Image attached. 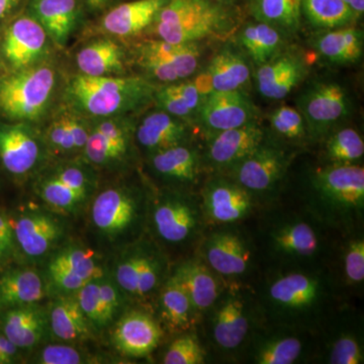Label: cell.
I'll return each instance as SVG.
<instances>
[{
  "label": "cell",
  "instance_id": "1",
  "mask_svg": "<svg viewBox=\"0 0 364 364\" xmlns=\"http://www.w3.org/2000/svg\"><path fill=\"white\" fill-rule=\"evenodd\" d=\"M264 322L320 331L345 299L329 267L262 270L252 286Z\"/></svg>",
  "mask_w": 364,
  "mask_h": 364
},
{
  "label": "cell",
  "instance_id": "2",
  "mask_svg": "<svg viewBox=\"0 0 364 364\" xmlns=\"http://www.w3.org/2000/svg\"><path fill=\"white\" fill-rule=\"evenodd\" d=\"M277 203L306 213L337 236L364 229L363 165H310L296 182L284 181Z\"/></svg>",
  "mask_w": 364,
  "mask_h": 364
},
{
  "label": "cell",
  "instance_id": "3",
  "mask_svg": "<svg viewBox=\"0 0 364 364\" xmlns=\"http://www.w3.org/2000/svg\"><path fill=\"white\" fill-rule=\"evenodd\" d=\"M247 224L262 270L329 267L341 237L282 203L259 208Z\"/></svg>",
  "mask_w": 364,
  "mask_h": 364
},
{
  "label": "cell",
  "instance_id": "4",
  "mask_svg": "<svg viewBox=\"0 0 364 364\" xmlns=\"http://www.w3.org/2000/svg\"><path fill=\"white\" fill-rule=\"evenodd\" d=\"M263 323L252 287L226 284L198 326L210 363L240 364L251 337Z\"/></svg>",
  "mask_w": 364,
  "mask_h": 364
},
{
  "label": "cell",
  "instance_id": "5",
  "mask_svg": "<svg viewBox=\"0 0 364 364\" xmlns=\"http://www.w3.org/2000/svg\"><path fill=\"white\" fill-rule=\"evenodd\" d=\"M207 229L198 191L153 189L146 234L172 263L196 254Z\"/></svg>",
  "mask_w": 364,
  "mask_h": 364
},
{
  "label": "cell",
  "instance_id": "6",
  "mask_svg": "<svg viewBox=\"0 0 364 364\" xmlns=\"http://www.w3.org/2000/svg\"><path fill=\"white\" fill-rule=\"evenodd\" d=\"M157 85L142 76H73L65 100L72 111L91 119L130 116L154 102Z\"/></svg>",
  "mask_w": 364,
  "mask_h": 364
},
{
  "label": "cell",
  "instance_id": "7",
  "mask_svg": "<svg viewBox=\"0 0 364 364\" xmlns=\"http://www.w3.org/2000/svg\"><path fill=\"white\" fill-rule=\"evenodd\" d=\"M240 26V11L233 2L217 0H168L149 28L158 39L189 44L224 39Z\"/></svg>",
  "mask_w": 364,
  "mask_h": 364
},
{
  "label": "cell",
  "instance_id": "8",
  "mask_svg": "<svg viewBox=\"0 0 364 364\" xmlns=\"http://www.w3.org/2000/svg\"><path fill=\"white\" fill-rule=\"evenodd\" d=\"M152 193L146 184L122 183L95 193L90 203V223L98 238L117 250L142 238Z\"/></svg>",
  "mask_w": 364,
  "mask_h": 364
},
{
  "label": "cell",
  "instance_id": "9",
  "mask_svg": "<svg viewBox=\"0 0 364 364\" xmlns=\"http://www.w3.org/2000/svg\"><path fill=\"white\" fill-rule=\"evenodd\" d=\"M196 254L226 284L252 287L262 272L247 223L208 227Z\"/></svg>",
  "mask_w": 364,
  "mask_h": 364
},
{
  "label": "cell",
  "instance_id": "10",
  "mask_svg": "<svg viewBox=\"0 0 364 364\" xmlns=\"http://www.w3.org/2000/svg\"><path fill=\"white\" fill-rule=\"evenodd\" d=\"M171 267L168 255L146 234L119 250L111 277L130 303L153 311Z\"/></svg>",
  "mask_w": 364,
  "mask_h": 364
},
{
  "label": "cell",
  "instance_id": "11",
  "mask_svg": "<svg viewBox=\"0 0 364 364\" xmlns=\"http://www.w3.org/2000/svg\"><path fill=\"white\" fill-rule=\"evenodd\" d=\"M299 150L270 135L228 171L226 176L246 189L260 208L279 200L280 191Z\"/></svg>",
  "mask_w": 364,
  "mask_h": 364
},
{
  "label": "cell",
  "instance_id": "12",
  "mask_svg": "<svg viewBox=\"0 0 364 364\" xmlns=\"http://www.w3.org/2000/svg\"><path fill=\"white\" fill-rule=\"evenodd\" d=\"M57 75L51 64L41 62L0 78V114L16 123L38 121L54 98Z\"/></svg>",
  "mask_w": 364,
  "mask_h": 364
},
{
  "label": "cell",
  "instance_id": "13",
  "mask_svg": "<svg viewBox=\"0 0 364 364\" xmlns=\"http://www.w3.org/2000/svg\"><path fill=\"white\" fill-rule=\"evenodd\" d=\"M97 188V174L90 164L65 161L45 170L36 181L33 191L52 212L76 215L90 205Z\"/></svg>",
  "mask_w": 364,
  "mask_h": 364
},
{
  "label": "cell",
  "instance_id": "14",
  "mask_svg": "<svg viewBox=\"0 0 364 364\" xmlns=\"http://www.w3.org/2000/svg\"><path fill=\"white\" fill-rule=\"evenodd\" d=\"M316 333L264 322L254 332L240 364H313Z\"/></svg>",
  "mask_w": 364,
  "mask_h": 364
},
{
  "label": "cell",
  "instance_id": "15",
  "mask_svg": "<svg viewBox=\"0 0 364 364\" xmlns=\"http://www.w3.org/2000/svg\"><path fill=\"white\" fill-rule=\"evenodd\" d=\"M202 55L200 43L174 44L157 38L136 44L132 58L143 78L163 85L193 77L200 70Z\"/></svg>",
  "mask_w": 364,
  "mask_h": 364
},
{
  "label": "cell",
  "instance_id": "16",
  "mask_svg": "<svg viewBox=\"0 0 364 364\" xmlns=\"http://www.w3.org/2000/svg\"><path fill=\"white\" fill-rule=\"evenodd\" d=\"M363 363V310L360 303H345L317 333L313 364Z\"/></svg>",
  "mask_w": 364,
  "mask_h": 364
},
{
  "label": "cell",
  "instance_id": "17",
  "mask_svg": "<svg viewBox=\"0 0 364 364\" xmlns=\"http://www.w3.org/2000/svg\"><path fill=\"white\" fill-rule=\"evenodd\" d=\"M308 131L310 145L318 144L351 116L350 92L334 80L313 81L296 100Z\"/></svg>",
  "mask_w": 364,
  "mask_h": 364
},
{
  "label": "cell",
  "instance_id": "18",
  "mask_svg": "<svg viewBox=\"0 0 364 364\" xmlns=\"http://www.w3.org/2000/svg\"><path fill=\"white\" fill-rule=\"evenodd\" d=\"M105 273L100 256L92 249L72 243L55 249L50 254L43 277L48 294L71 296Z\"/></svg>",
  "mask_w": 364,
  "mask_h": 364
},
{
  "label": "cell",
  "instance_id": "19",
  "mask_svg": "<svg viewBox=\"0 0 364 364\" xmlns=\"http://www.w3.org/2000/svg\"><path fill=\"white\" fill-rule=\"evenodd\" d=\"M198 196L208 227L244 224L260 208L253 196L226 174H208Z\"/></svg>",
  "mask_w": 364,
  "mask_h": 364
},
{
  "label": "cell",
  "instance_id": "20",
  "mask_svg": "<svg viewBox=\"0 0 364 364\" xmlns=\"http://www.w3.org/2000/svg\"><path fill=\"white\" fill-rule=\"evenodd\" d=\"M135 128L129 116L98 119L90 127L83 155L95 168L116 169L123 167L134 156Z\"/></svg>",
  "mask_w": 364,
  "mask_h": 364
},
{
  "label": "cell",
  "instance_id": "21",
  "mask_svg": "<svg viewBox=\"0 0 364 364\" xmlns=\"http://www.w3.org/2000/svg\"><path fill=\"white\" fill-rule=\"evenodd\" d=\"M151 176L161 188L200 191L208 174L203 147L195 142L174 146L147 156Z\"/></svg>",
  "mask_w": 364,
  "mask_h": 364
},
{
  "label": "cell",
  "instance_id": "22",
  "mask_svg": "<svg viewBox=\"0 0 364 364\" xmlns=\"http://www.w3.org/2000/svg\"><path fill=\"white\" fill-rule=\"evenodd\" d=\"M255 121H258V109L245 91L213 90L200 105L195 126L205 140Z\"/></svg>",
  "mask_w": 364,
  "mask_h": 364
},
{
  "label": "cell",
  "instance_id": "23",
  "mask_svg": "<svg viewBox=\"0 0 364 364\" xmlns=\"http://www.w3.org/2000/svg\"><path fill=\"white\" fill-rule=\"evenodd\" d=\"M267 134L259 121H255L205 139L203 161L205 172L226 174L258 147Z\"/></svg>",
  "mask_w": 364,
  "mask_h": 364
},
{
  "label": "cell",
  "instance_id": "24",
  "mask_svg": "<svg viewBox=\"0 0 364 364\" xmlns=\"http://www.w3.org/2000/svg\"><path fill=\"white\" fill-rule=\"evenodd\" d=\"M112 326V344L126 358H148L166 335L154 312L142 306L126 309Z\"/></svg>",
  "mask_w": 364,
  "mask_h": 364
},
{
  "label": "cell",
  "instance_id": "25",
  "mask_svg": "<svg viewBox=\"0 0 364 364\" xmlns=\"http://www.w3.org/2000/svg\"><path fill=\"white\" fill-rule=\"evenodd\" d=\"M4 33L0 52L11 71L21 70L43 62L49 37L28 11L18 14L9 21Z\"/></svg>",
  "mask_w": 364,
  "mask_h": 364
},
{
  "label": "cell",
  "instance_id": "26",
  "mask_svg": "<svg viewBox=\"0 0 364 364\" xmlns=\"http://www.w3.org/2000/svg\"><path fill=\"white\" fill-rule=\"evenodd\" d=\"M47 146L26 123L0 122V162L16 177H25L39 168L47 155Z\"/></svg>",
  "mask_w": 364,
  "mask_h": 364
},
{
  "label": "cell",
  "instance_id": "27",
  "mask_svg": "<svg viewBox=\"0 0 364 364\" xmlns=\"http://www.w3.org/2000/svg\"><path fill=\"white\" fill-rule=\"evenodd\" d=\"M11 222L16 250L28 259L47 257L65 236L64 222L47 210H26Z\"/></svg>",
  "mask_w": 364,
  "mask_h": 364
},
{
  "label": "cell",
  "instance_id": "28",
  "mask_svg": "<svg viewBox=\"0 0 364 364\" xmlns=\"http://www.w3.org/2000/svg\"><path fill=\"white\" fill-rule=\"evenodd\" d=\"M309 64L301 53L284 49L267 63L256 67L255 85L261 97L269 100H284L306 77Z\"/></svg>",
  "mask_w": 364,
  "mask_h": 364
},
{
  "label": "cell",
  "instance_id": "29",
  "mask_svg": "<svg viewBox=\"0 0 364 364\" xmlns=\"http://www.w3.org/2000/svg\"><path fill=\"white\" fill-rule=\"evenodd\" d=\"M329 268L345 299L360 303L364 294V229L339 237Z\"/></svg>",
  "mask_w": 364,
  "mask_h": 364
},
{
  "label": "cell",
  "instance_id": "30",
  "mask_svg": "<svg viewBox=\"0 0 364 364\" xmlns=\"http://www.w3.org/2000/svg\"><path fill=\"white\" fill-rule=\"evenodd\" d=\"M74 296L91 327L100 331L112 327L130 303L107 273L91 280Z\"/></svg>",
  "mask_w": 364,
  "mask_h": 364
},
{
  "label": "cell",
  "instance_id": "31",
  "mask_svg": "<svg viewBox=\"0 0 364 364\" xmlns=\"http://www.w3.org/2000/svg\"><path fill=\"white\" fill-rule=\"evenodd\" d=\"M196 127L184 119L155 109L135 128V142L146 156L174 146L195 142Z\"/></svg>",
  "mask_w": 364,
  "mask_h": 364
},
{
  "label": "cell",
  "instance_id": "32",
  "mask_svg": "<svg viewBox=\"0 0 364 364\" xmlns=\"http://www.w3.org/2000/svg\"><path fill=\"white\" fill-rule=\"evenodd\" d=\"M170 277L188 294L200 317L214 305L226 287L198 254L172 263Z\"/></svg>",
  "mask_w": 364,
  "mask_h": 364
},
{
  "label": "cell",
  "instance_id": "33",
  "mask_svg": "<svg viewBox=\"0 0 364 364\" xmlns=\"http://www.w3.org/2000/svg\"><path fill=\"white\" fill-rule=\"evenodd\" d=\"M26 11L43 26L53 43L65 47L85 9L82 0H28Z\"/></svg>",
  "mask_w": 364,
  "mask_h": 364
},
{
  "label": "cell",
  "instance_id": "34",
  "mask_svg": "<svg viewBox=\"0 0 364 364\" xmlns=\"http://www.w3.org/2000/svg\"><path fill=\"white\" fill-rule=\"evenodd\" d=\"M153 312L163 330L168 334L193 331L198 330L200 326V314L188 294L171 277L160 289Z\"/></svg>",
  "mask_w": 364,
  "mask_h": 364
},
{
  "label": "cell",
  "instance_id": "35",
  "mask_svg": "<svg viewBox=\"0 0 364 364\" xmlns=\"http://www.w3.org/2000/svg\"><path fill=\"white\" fill-rule=\"evenodd\" d=\"M167 2L168 0H123L100 16V28L116 37H132L148 30Z\"/></svg>",
  "mask_w": 364,
  "mask_h": 364
},
{
  "label": "cell",
  "instance_id": "36",
  "mask_svg": "<svg viewBox=\"0 0 364 364\" xmlns=\"http://www.w3.org/2000/svg\"><path fill=\"white\" fill-rule=\"evenodd\" d=\"M48 330L47 312L39 304L0 311V331L20 350L37 346Z\"/></svg>",
  "mask_w": 364,
  "mask_h": 364
},
{
  "label": "cell",
  "instance_id": "37",
  "mask_svg": "<svg viewBox=\"0 0 364 364\" xmlns=\"http://www.w3.org/2000/svg\"><path fill=\"white\" fill-rule=\"evenodd\" d=\"M235 33L234 44L255 67L267 63L287 48L289 36L261 21H248Z\"/></svg>",
  "mask_w": 364,
  "mask_h": 364
},
{
  "label": "cell",
  "instance_id": "38",
  "mask_svg": "<svg viewBox=\"0 0 364 364\" xmlns=\"http://www.w3.org/2000/svg\"><path fill=\"white\" fill-rule=\"evenodd\" d=\"M318 57L333 65H353L363 59V31L355 25L318 31L312 41Z\"/></svg>",
  "mask_w": 364,
  "mask_h": 364
},
{
  "label": "cell",
  "instance_id": "39",
  "mask_svg": "<svg viewBox=\"0 0 364 364\" xmlns=\"http://www.w3.org/2000/svg\"><path fill=\"white\" fill-rule=\"evenodd\" d=\"M252 64L234 43L223 46L205 67L213 90H243L252 78Z\"/></svg>",
  "mask_w": 364,
  "mask_h": 364
},
{
  "label": "cell",
  "instance_id": "40",
  "mask_svg": "<svg viewBox=\"0 0 364 364\" xmlns=\"http://www.w3.org/2000/svg\"><path fill=\"white\" fill-rule=\"evenodd\" d=\"M47 294L43 274L33 268H9L0 274V311L39 304Z\"/></svg>",
  "mask_w": 364,
  "mask_h": 364
},
{
  "label": "cell",
  "instance_id": "41",
  "mask_svg": "<svg viewBox=\"0 0 364 364\" xmlns=\"http://www.w3.org/2000/svg\"><path fill=\"white\" fill-rule=\"evenodd\" d=\"M46 312L50 332L58 341L77 342L90 338L92 327L74 294L55 296Z\"/></svg>",
  "mask_w": 364,
  "mask_h": 364
},
{
  "label": "cell",
  "instance_id": "42",
  "mask_svg": "<svg viewBox=\"0 0 364 364\" xmlns=\"http://www.w3.org/2000/svg\"><path fill=\"white\" fill-rule=\"evenodd\" d=\"M90 127L85 117L67 109L52 119L43 139L48 150L57 154H75L85 150Z\"/></svg>",
  "mask_w": 364,
  "mask_h": 364
},
{
  "label": "cell",
  "instance_id": "43",
  "mask_svg": "<svg viewBox=\"0 0 364 364\" xmlns=\"http://www.w3.org/2000/svg\"><path fill=\"white\" fill-rule=\"evenodd\" d=\"M124 48L111 38L91 41L76 56L79 71L88 76H121L126 65Z\"/></svg>",
  "mask_w": 364,
  "mask_h": 364
},
{
  "label": "cell",
  "instance_id": "44",
  "mask_svg": "<svg viewBox=\"0 0 364 364\" xmlns=\"http://www.w3.org/2000/svg\"><path fill=\"white\" fill-rule=\"evenodd\" d=\"M205 97L191 77L178 82L158 85L153 104L160 111L179 117L195 126L196 114Z\"/></svg>",
  "mask_w": 364,
  "mask_h": 364
},
{
  "label": "cell",
  "instance_id": "45",
  "mask_svg": "<svg viewBox=\"0 0 364 364\" xmlns=\"http://www.w3.org/2000/svg\"><path fill=\"white\" fill-rule=\"evenodd\" d=\"M247 9L254 20L274 26L289 37L303 25L301 0H247Z\"/></svg>",
  "mask_w": 364,
  "mask_h": 364
},
{
  "label": "cell",
  "instance_id": "46",
  "mask_svg": "<svg viewBox=\"0 0 364 364\" xmlns=\"http://www.w3.org/2000/svg\"><path fill=\"white\" fill-rule=\"evenodd\" d=\"M301 14L317 32L354 26L359 21L343 0H301Z\"/></svg>",
  "mask_w": 364,
  "mask_h": 364
},
{
  "label": "cell",
  "instance_id": "47",
  "mask_svg": "<svg viewBox=\"0 0 364 364\" xmlns=\"http://www.w3.org/2000/svg\"><path fill=\"white\" fill-rule=\"evenodd\" d=\"M322 161L330 164H363V136L352 127L342 126L333 130L322 141Z\"/></svg>",
  "mask_w": 364,
  "mask_h": 364
},
{
  "label": "cell",
  "instance_id": "48",
  "mask_svg": "<svg viewBox=\"0 0 364 364\" xmlns=\"http://www.w3.org/2000/svg\"><path fill=\"white\" fill-rule=\"evenodd\" d=\"M270 135L291 147L305 148L309 145L305 119L296 107L282 105L268 114Z\"/></svg>",
  "mask_w": 364,
  "mask_h": 364
},
{
  "label": "cell",
  "instance_id": "49",
  "mask_svg": "<svg viewBox=\"0 0 364 364\" xmlns=\"http://www.w3.org/2000/svg\"><path fill=\"white\" fill-rule=\"evenodd\" d=\"M165 350L161 363L164 364H205L210 363L207 349L203 344L198 330L172 335Z\"/></svg>",
  "mask_w": 364,
  "mask_h": 364
},
{
  "label": "cell",
  "instance_id": "50",
  "mask_svg": "<svg viewBox=\"0 0 364 364\" xmlns=\"http://www.w3.org/2000/svg\"><path fill=\"white\" fill-rule=\"evenodd\" d=\"M92 360L87 354L68 344H51L44 347L38 354L36 363L40 364H82Z\"/></svg>",
  "mask_w": 364,
  "mask_h": 364
},
{
  "label": "cell",
  "instance_id": "51",
  "mask_svg": "<svg viewBox=\"0 0 364 364\" xmlns=\"http://www.w3.org/2000/svg\"><path fill=\"white\" fill-rule=\"evenodd\" d=\"M13 225L11 219L0 210V267L6 265L16 253Z\"/></svg>",
  "mask_w": 364,
  "mask_h": 364
},
{
  "label": "cell",
  "instance_id": "52",
  "mask_svg": "<svg viewBox=\"0 0 364 364\" xmlns=\"http://www.w3.org/2000/svg\"><path fill=\"white\" fill-rule=\"evenodd\" d=\"M20 349L0 331V364L18 363L21 360Z\"/></svg>",
  "mask_w": 364,
  "mask_h": 364
},
{
  "label": "cell",
  "instance_id": "53",
  "mask_svg": "<svg viewBox=\"0 0 364 364\" xmlns=\"http://www.w3.org/2000/svg\"><path fill=\"white\" fill-rule=\"evenodd\" d=\"M121 1L122 0H82V4L85 13L102 16L107 9Z\"/></svg>",
  "mask_w": 364,
  "mask_h": 364
},
{
  "label": "cell",
  "instance_id": "54",
  "mask_svg": "<svg viewBox=\"0 0 364 364\" xmlns=\"http://www.w3.org/2000/svg\"><path fill=\"white\" fill-rule=\"evenodd\" d=\"M28 0H0V23L11 18Z\"/></svg>",
  "mask_w": 364,
  "mask_h": 364
},
{
  "label": "cell",
  "instance_id": "55",
  "mask_svg": "<svg viewBox=\"0 0 364 364\" xmlns=\"http://www.w3.org/2000/svg\"><path fill=\"white\" fill-rule=\"evenodd\" d=\"M354 14L358 16V20L363 18L364 14V0H343Z\"/></svg>",
  "mask_w": 364,
  "mask_h": 364
},
{
  "label": "cell",
  "instance_id": "56",
  "mask_svg": "<svg viewBox=\"0 0 364 364\" xmlns=\"http://www.w3.org/2000/svg\"><path fill=\"white\" fill-rule=\"evenodd\" d=\"M217 1H223V2H233L234 0H217Z\"/></svg>",
  "mask_w": 364,
  "mask_h": 364
},
{
  "label": "cell",
  "instance_id": "57",
  "mask_svg": "<svg viewBox=\"0 0 364 364\" xmlns=\"http://www.w3.org/2000/svg\"><path fill=\"white\" fill-rule=\"evenodd\" d=\"M122 1H123V0H122Z\"/></svg>",
  "mask_w": 364,
  "mask_h": 364
}]
</instances>
